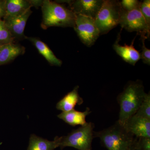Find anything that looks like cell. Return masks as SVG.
Listing matches in <instances>:
<instances>
[{"label": "cell", "instance_id": "cell-12", "mask_svg": "<svg viewBox=\"0 0 150 150\" xmlns=\"http://www.w3.org/2000/svg\"><path fill=\"white\" fill-rule=\"evenodd\" d=\"M118 34L117 40L113 44L112 47L117 54L120 56L125 62L129 63L132 66H135L137 62L141 59V54L134 48V39L131 45L125 44L124 45L119 44L121 34Z\"/></svg>", "mask_w": 150, "mask_h": 150}, {"label": "cell", "instance_id": "cell-4", "mask_svg": "<svg viewBox=\"0 0 150 150\" xmlns=\"http://www.w3.org/2000/svg\"><path fill=\"white\" fill-rule=\"evenodd\" d=\"M121 10L119 1L104 0L95 19L100 35L107 34L119 24Z\"/></svg>", "mask_w": 150, "mask_h": 150}, {"label": "cell", "instance_id": "cell-21", "mask_svg": "<svg viewBox=\"0 0 150 150\" xmlns=\"http://www.w3.org/2000/svg\"><path fill=\"white\" fill-rule=\"evenodd\" d=\"M140 10L149 26H150V1L144 0L141 2Z\"/></svg>", "mask_w": 150, "mask_h": 150}, {"label": "cell", "instance_id": "cell-8", "mask_svg": "<svg viewBox=\"0 0 150 150\" xmlns=\"http://www.w3.org/2000/svg\"><path fill=\"white\" fill-rule=\"evenodd\" d=\"M104 0L68 1L69 8L76 15L95 19Z\"/></svg>", "mask_w": 150, "mask_h": 150}, {"label": "cell", "instance_id": "cell-2", "mask_svg": "<svg viewBox=\"0 0 150 150\" xmlns=\"http://www.w3.org/2000/svg\"><path fill=\"white\" fill-rule=\"evenodd\" d=\"M41 6L43 18L41 26L43 29L74 26L76 15L69 8L49 0L43 1Z\"/></svg>", "mask_w": 150, "mask_h": 150}, {"label": "cell", "instance_id": "cell-6", "mask_svg": "<svg viewBox=\"0 0 150 150\" xmlns=\"http://www.w3.org/2000/svg\"><path fill=\"white\" fill-rule=\"evenodd\" d=\"M119 24L122 28L129 32H137L141 38H149L150 26L147 23L139 8L130 11L122 9Z\"/></svg>", "mask_w": 150, "mask_h": 150}, {"label": "cell", "instance_id": "cell-10", "mask_svg": "<svg viewBox=\"0 0 150 150\" xmlns=\"http://www.w3.org/2000/svg\"><path fill=\"white\" fill-rule=\"evenodd\" d=\"M124 126L137 138H150V119L135 114L129 118Z\"/></svg>", "mask_w": 150, "mask_h": 150}, {"label": "cell", "instance_id": "cell-18", "mask_svg": "<svg viewBox=\"0 0 150 150\" xmlns=\"http://www.w3.org/2000/svg\"><path fill=\"white\" fill-rule=\"evenodd\" d=\"M135 115L150 119V93H146L144 100Z\"/></svg>", "mask_w": 150, "mask_h": 150}, {"label": "cell", "instance_id": "cell-25", "mask_svg": "<svg viewBox=\"0 0 150 150\" xmlns=\"http://www.w3.org/2000/svg\"><path fill=\"white\" fill-rule=\"evenodd\" d=\"M130 150H142L138 146L136 142V138H135L134 144H133V146H132Z\"/></svg>", "mask_w": 150, "mask_h": 150}, {"label": "cell", "instance_id": "cell-23", "mask_svg": "<svg viewBox=\"0 0 150 150\" xmlns=\"http://www.w3.org/2000/svg\"><path fill=\"white\" fill-rule=\"evenodd\" d=\"M136 142L142 150H150V138H137Z\"/></svg>", "mask_w": 150, "mask_h": 150}, {"label": "cell", "instance_id": "cell-11", "mask_svg": "<svg viewBox=\"0 0 150 150\" xmlns=\"http://www.w3.org/2000/svg\"><path fill=\"white\" fill-rule=\"evenodd\" d=\"M43 1L28 0H6L5 17L20 15L30 9L33 6H39Z\"/></svg>", "mask_w": 150, "mask_h": 150}, {"label": "cell", "instance_id": "cell-24", "mask_svg": "<svg viewBox=\"0 0 150 150\" xmlns=\"http://www.w3.org/2000/svg\"><path fill=\"white\" fill-rule=\"evenodd\" d=\"M6 15L5 1L0 0V19L4 18Z\"/></svg>", "mask_w": 150, "mask_h": 150}, {"label": "cell", "instance_id": "cell-17", "mask_svg": "<svg viewBox=\"0 0 150 150\" xmlns=\"http://www.w3.org/2000/svg\"><path fill=\"white\" fill-rule=\"evenodd\" d=\"M59 144L60 137H56L54 141H49L32 134L27 150H54L59 147Z\"/></svg>", "mask_w": 150, "mask_h": 150}, {"label": "cell", "instance_id": "cell-14", "mask_svg": "<svg viewBox=\"0 0 150 150\" xmlns=\"http://www.w3.org/2000/svg\"><path fill=\"white\" fill-rule=\"evenodd\" d=\"M24 47L13 42L0 46V66L7 64L25 53Z\"/></svg>", "mask_w": 150, "mask_h": 150}, {"label": "cell", "instance_id": "cell-7", "mask_svg": "<svg viewBox=\"0 0 150 150\" xmlns=\"http://www.w3.org/2000/svg\"><path fill=\"white\" fill-rule=\"evenodd\" d=\"M76 15L74 28L82 43L87 47L93 46L100 35L94 19Z\"/></svg>", "mask_w": 150, "mask_h": 150}, {"label": "cell", "instance_id": "cell-5", "mask_svg": "<svg viewBox=\"0 0 150 150\" xmlns=\"http://www.w3.org/2000/svg\"><path fill=\"white\" fill-rule=\"evenodd\" d=\"M94 128L93 123H87L72 130L67 136L60 137L59 147L62 150L66 147H71L79 150H92Z\"/></svg>", "mask_w": 150, "mask_h": 150}, {"label": "cell", "instance_id": "cell-16", "mask_svg": "<svg viewBox=\"0 0 150 150\" xmlns=\"http://www.w3.org/2000/svg\"><path fill=\"white\" fill-rule=\"evenodd\" d=\"M25 39L29 40L33 44L39 53L43 56L50 64L57 67L62 66V61L56 57L53 51H51L46 43L35 37L26 36Z\"/></svg>", "mask_w": 150, "mask_h": 150}, {"label": "cell", "instance_id": "cell-20", "mask_svg": "<svg viewBox=\"0 0 150 150\" xmlns=\"http://www.w3.org/2000/svg\"><path fill=\"white\" fill-rule=\"evenodd\" d=\"M120 3L122 10L130 11L139 8L141 2L138 0H122Z\"/></svg>", "mask_w": 150, "mask_h": 150}, {"label": "cell", "instance_id": "cell-9", "mask_svg": "<svg viewBox=\"0 0 150 150\" xmlns=\"http://www.w3.org/2000/svg\"><path fill=\"white\" fill-rule=\"evenodd\" d=\"M32 11L31 9L20 15L5 17L3 20L14 39H25L24 32L26 23Z\"/></svg>", "mask_w": 150, "mask_h": 150}, {"label": "cell", "instance_id": "cell-22", "mask_svg": "<svg viewBox=\"0 0 150 150\" xmlns=\"http://www.w3.org/2000/svg\"><path fill=\"white\" fill-rule=\"evenodd\" d=\"M142 42V53L141 54V59L143 63L149 66L150 65V50L146 47L145 45L144 38H141Z\"/></svg>", "mask_w": 150, "mask_h": 150}, {"label": "cell", "instance_id": "cell-3", "mask_svg": "<svg viewBox=\"0 0 150 150\" xmlns=\"http://www.w3.org/2000/svg\"><path fill=\"white\" fill-rule=\"evenodd\" d=\"M94 136L99 138L108 150H130L136 138L118 121L107 129L94 132Z\"/></svg>", "mask_w": 150, "mask_h": 150}, {"label": "cell", "instance_id": "cell-15", "mask_svg": "<svg viewBox=\"0 0 150 150\" xmlns=\"http://www.w3.org/2000/svg\"><path fill=\"white\" fill-rule=\"evenodd\" d=\"M91 112L90 108L87 107L83 112L74 109L67 112H62L57 115V117L70 126H76L81 125L82 126L87 123L86 121V117Z\"/></svg>", "mask_w": 150, "mask_h": 150}, {"label": "cell", "instance_id": "cell-13", "mask_svg": "<svg viewBox=\"0 0 150 150\" xmlns=\"http://www.w3.org/2000/svg\"><path fill=\"white\" fill-rule=\"evenodd\" d=\"M79 86L75 87L71 91L65 96L57 103L56 108L62 112H67L74 109L77 105H81L83 100L79 94Z\"/></svg>", "mask_w": 150, "mask_h": 150}, {"label": "cell", "instance_id": "cell-19", "mask_svg": "<svg viewBox=\"0 0 150 150\" xmlns=\"http://www.w3.org/2000/svg\"><path fill=\"white\" fill-rule=\"evenodd\" d=\"M14 40L4 21L2 19H0V46L13 43Z\"/></svg>", "mask_w": 150, "mask_h": 150}, {"label": "cell", "instance_id": "cell-1", "mask_svg": "<svg viewBox=\"0 0 150 150\" xmlns=\"http://www.w3.org/2000/svg\"><path fill=\"white\" fill-rule=\"evenodd\" d=\"M146 94L144 86L139 80L127 83L117 97L120 107L119 123L124 126L129 118L136 114Z\"/></svg>", "mask_w": 150, "mask_h": 150}]
</instances>
